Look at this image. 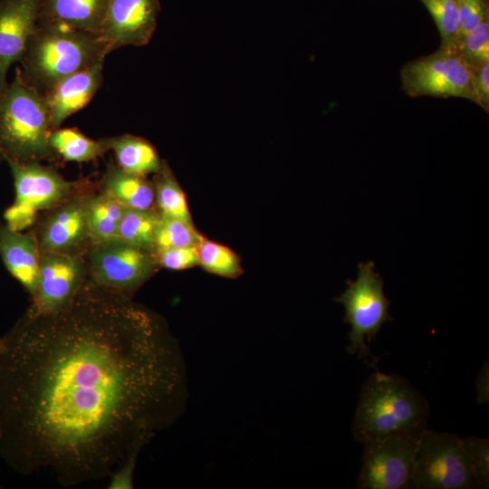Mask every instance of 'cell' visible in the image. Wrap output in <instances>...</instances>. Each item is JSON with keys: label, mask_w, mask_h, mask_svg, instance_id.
<instances>
[{"label": "cell", "mask_w": 489, "mask_h": 489, "mask_svg": "<svg viewBox=\"0 0 489 489\" xmlns=\"http://www.w3.org/2000/svg\"><path fill=\"white\" fill-rule=\"evenodd\" d=\"M419 437L397 435L367 441L357 480L360 489L414 488L413 475Z\"/></svg>", "instance_id": "11"}, {"label": "cell", "mask_w": 489, "mask_h": 489, "mask_svg": "<svg viewBox=\"0 0 489 489\" xmlns=\"http://www.w3.org/2000/svg\"><path fill=\"white\" fill-rule=\"evenodd\" d=\"M400 78L402 90L411 97H458L478 103L472 71L454 50L440 48L408 62Z\"/></svg>", "instance_id": "9"}, {"label": "cell", "mask_w": 489, "mask_h": 489, "mask_svg": "<svg viewBox=\"0 0 489 489\" xmlns=\"http://www.w3.org/2000/svg\"><path fill=\"white\" fill-rule=\"evenodd\" d=\"M478 103L486 112L489 110V62L471 69Z\"/></svg>", "instance_id": "32"}, {"label": "cell", "mask_w": 489, "mask_h": 489, "mask_svg": "<svg viewBox=\"0 0 489 489\" xmlns=\"http://www.w3.org/2000/svg\"><path fill=\"white\" fill-rule=\"evenodd\" d=\"M85 261L90 279L131 299L158 267L153 251L118 238L91 244Z\"/></svg>", "instance_id": "8"}, {"label": "cell", "mask_w": 489, "mask_h": 489, "mask_svg": "<svg viewBox=\"0 0 489 489\" xmlns=\"http://www.w3.org/2000/svg\"><path fill=\"white\" fill-rule=\"evenodd\" d=\"M458 14L459 34L457 47L464 38L488 16L486 5L483 0H458Z\"/></svg>", "instance_id": "30"}, {"label": "cell", "mask_w": 489, "mask_h": 489, "mask_svg": "<svg viewBox=\"0 0 489 489\" xmlns=\"http://www.w3.org/2000/svg\"><path fill=\"white\" fill-rule=\"evenodd\" d=\"M441 36V47L456 51L459 34L458 0H421Z\"/></svg>", "instance_id": "26"}, {"label": "cell", "mask_w": 489, "mask_h": 489, "mask_svg": "<svg viewBox=\"0 0 489 489\" xmlns=\"http://www.w3.org/2000/svg\"><path fill=\"white\" fill-rule=\"evenodd\" d=\"M3 160H5V158H4V156H3L2 151L0 149V165H1Z\"/></svg>", "instance_id": "35"}, {"label": "cell", "mask_w": 489, "mask_h": 489, "mask_svg": "<svg viewBox=\"0 0 489 489\" xmlns=\"http://www.w3.org/2000/svg\"><path fill=\"white\" fill-rule=\"evenodd\" d=\"M203 238L194 227L193 223L159 213L154 233L155 251L197 246Z\"/></svg>", "instance_id": "24"}, {"label": "cell", "mask_w": 489, "mask_h": 489, "mask_svg": "<svg viewBox=\"0 0 489 489\" xmlns=\"http://www.w3.org/2000/svg\"><path fill=\"white\" fill-rule=\"evenodd\" d=\"M52 131L44 99L15 71L0 93V149L6 162L52 160Z\"/></svg>", "instance_id": "4"}, {"label": "cell", "mask_w": 489, "mask_h": 489, "mask_svg": "<svg viewBox=\"0 0 489 489\" xmlns=\"http://www.w3.org/2000/svg\"><path fill=\"white\" fill-rule=\"evenodd\" d=\"M456 52L470 69L489 62L488 16L464 38Z\"/></svg>", "instance_id": "27"}, {"label": "cell", "mask_w": 489, "mask_h": 489, "mask_svg": "<svg viewBox=\"0 0 489 489\" xmlns=\"http://www.w3.org/2000/svg\"><path fill=\"white\" fill-rule=\"evenodd\" d=\"M158 266L174 271L199 265L197 246H183L154 251Z\"/></svg>", "instance_id": "29"}, {"label": "cell", "mask_w": 489, "mask_h": 489, "mask_svg": "<svg viewBox=\"0 0 489 489\" xmlns=\"http://www.w3.org/2000/svg\"><path fill=\"white\" fill-rule=\"evenodd\" d=\"M41 0H0V93L10 66L20 62L39 18Z\"/></svg>", "instance_id": "14"}, {"label": "cell", "mask_w": 489, "mask_h": 489, "mask_svg": "<svg viewBox=\"0 0 489 489\" xmlns=\"http://www.w3.org/2000/svg\"><path fill=\"white\" fill-rule=\"evenodd\" d=\"M197 252L199 265L210 273L236 278L243 273L238 255L224 244L203 238Z\"/></svg>", "instance_id": "25"}, {"label": "cell", "mask_w": 489, "mask_h": 489, "mask_svg": "<svg viewBox=\"0 0 489 489\" xmlns=\"http://www.w3.org/2000/svg\"><path fill=\"white\" fill-rule=\"evenodd\" d=\"M374 262L360 263L358 265V277L355 281L347 280V289L335 301L345 308L344 321L351 326L348 334L350 344L347 352L358 353L369 366L376 367L370 360L377 362L365 343L372 341L384 322L393 321L388 313L390 301L384 293V280L374 271Z\"/></svg>", "instance_id": "6"}, {"label": "cell", "mask_w": 489, "mask_h": 489, "mask_svg": "<svg viewBox=\"0 0 489 489\" xmlns=\"http://www.w3.org/2000/svg\"><path fill=\"white\" fill-rule=\"evenodd\" d=\"M104 60L101 58L90 67L62 79L43 95L52 130L60 128L69 116L94 97L102 84Z\"/></svg>", "instance_id": "15"}, {"label": "cell", "mask_w": 489, "mask_h": 489, "mask_svg": "<svg viewBox=\"0 0 489 489\" xmlns=\"http://www.w3.org/2000/svg\"><path fill=\"white\" fill-rule=\"evenodd\" d=\"M159 10V0H110L98 34L108 53L149 43Z\"/></svg>", "instance_id": "13"}, {"label": "cell", "mask_w": 489, "mask_h": 489, "mask_svg": "<svg viewBox=\"0 0 489 489\" xmlns=\"http://www.w3.org/2000/svg\"><path fill=\"white\" fill-rule=\"evenodd\" d=\"M105 151L114 153L116 165L129 173L145 176L157 174L162 166L154 146L143 138L124 134L98 140Z\"/></svg>", "instance_id": "19"}, {"label": "cell", "mask_w": 489, "mask_h": 489, "mask_svg": "<svg viewBox=\"0 0 489 489\" xmlns=\"http://www.w3.org/2000/svg\"><path fill=\"white\" fill-rule=\"evenodd\" d=\"M98 191L125 208L156 209L154 184L147 177L127 172L114 163L107 166Z\"/></svg>", "instance_id": "18"}, {"label": "cell", "mask_w": 489, "mask_h": 489, "mask_svg": "<svg viewBox=\"0 0 489 489\" xmlns=\"http://www.w3.org/2000/svg\"><path fill=\"white\" fill-rule=\"evenodd\" d=\"M14 179V201L5 211V224L24 231L38 215L62 203L83 186L86 180H66L53 167L41 161L7 162Z\"/></svg>", "instance_id": "5"}, {"label": "cell", "mask_w": 489, "mask_h": 489, "mask_svg": "<svg viewBox=\"0 0 489 489\" xmlns=\"http://www.w3.org/2000/svg\"><path fill=\"white\" fill-rule=\"evenodd\" d=\"M465 447L470 457L478 487H488L489 482V443L487 438L463 437Z\"/></svg>", "instance_id": "28"}, {"label": "cell", "mask_w": 489, "mask_h": 489, "mask_svg": "<svg viewBox=\"0 0 489 489\" xmlns=\"http://www.w3.org/2000/svg\"><path fill=\"white\" fill-rule=\"evenodd\" d=\"M93 191L87 182L70 197L38 215L31 228L41 253L85 255L91 244L87 206Z\"/></svg>", "instance_id": "10"}, {"label": "cell", "mask_w": 489, "mask_h": 489, "mask_svg": "<svg viewBox=\"0 0 489 489\" xmlns=\"http://www.w3.org/2000/svg\"><path fill=\"white\" fill-rule=\"evenodd\" d=\"M125 207L110 197L93 191L87 206L91 244L116 238Z\"/></svg>", "instance_id": "20"}, {"label": "cell", "mask_w": 489, "mask_h": 489, "mask_svg": "<svg viewBox=\"0 0 489 489\" xmlns=\"http://www.w3.org/2000/svg\"><path fill=\"white\" fill-rule=\"evenodd\" d=\"M138 456H132L120 465L110 475L109 489H131L134 487V470Z\"/></svg>", "instance_id": "31"}, {"label": "cell", "mask_w": 489, "mask_h": 489, "mask_svg": "<svg viewBox=\"0 0 489 489\" xmlns=\"http://www.w3.org/2000/svg\"><path fill=\"white\" fill-rule=\"evenodd\" d=\"M109 54L96 34L38 23L20 61L23 79L43 95Z\"/></svg>", "instance_id": "3"}, {"label": "cell", "mask_w": 489, "mask_h": 489, "mask_svg": "<svg viewBox=\"0 0 489 489\" xmlns=\"http://www.w3.org/2000/svg\"><path fill=\"white\" fill-rule=\"evenodd\" d=\"M5 336L1 337L0 338V355L5 348Z\"/></svg>", "instance_id": "34"}, {"label": "cell", "mask_w": 489, "mask_h": 489, "mask_svg": "<svg viewBox=\"0 0 489 489\" xmlns=\"http://www.w3.org/2000/svg\"><path fill=\"white\" fill-rule=\"evenodd\" d=\"M488 361H486L476 379V388H477V401L480 404H486L489 400V370H488Z\"/></svg>", "instance_id": "33"}, {"label": "cell", "mask_w": 489, "mask_h": 489, "mask_svg": "<svg viewBox=\"0 0 489 489\" xmlns=\"http://www.w3.org/2000/svg\"><path fill=\"white\" fill-rule=\"evenodd\" d=\"M156 209L163 215L192 223L186 195L172 170L163 160L160 170L156 174Z\"/></svg>", "instance_id": "22"}, {"label": "cell", "mask_w": 489, "mask_h": 489, "mask_svg": "<svg viewBox=\"0 0 489 489\" xmlns=\"http://www.w3.org/2000/svg\"><path fill=\"white\" fill-rule=\"evenodd\" d=\"M0 256L9 273L32 297L36 290L41 251L32 228L18 231L0 224Z\"/></svg>", "instance_id": "16"}, {"label": "cell", "mask_w": 489, "mask_h": 489, "mask_svg": "<svg viewBox=\"0 0 489 489\" xmlns=\"http://www.w3.org/2000/svg\"><path fill=\"white\" fill-rule=\"evenodd\" d=\"M428 412L427 400L408 380L377 370L362 384L353 436L360 443L397 435L420 436Z\"/></svg>", "instance_id": "2"}, {"label": "cell", "mask_w": 489, "mask_h": 489, "mask_svg": "<svg viewBox=\"0 0 489 489\" xmlns=\"http://www.w3.org/2000/svg\"><path fill=\"white\" fill-rule=\"evenodd\" d=\"M49 144L55 156L65 161L89 162L105 152L98 140L88 138L76 128L53 129Z\"/></svg>", "instance_id": "21"}, {"label": "cell", "mask_w": 489, "mask_h": 489, "mask_svg": "<svg viewBox=\"0 0 489 489\" xmlns=\"http://www.w3.org/2000/svg\"><path fill=\"white\" fill-rule=\"evenodd\" d=\"M159 213L157 209L125 208L116 238L129 244L155 251L154 233Z\"/></svg>", "instance_id": "23"}, {"label": "cell", "mask_w": 489, "mask_h": 489, "mask_svg": "<svg viewBox=\"0 0 489 489\" xmlns=\"http://www.w3.org/2000/svg\"><path fill=\"white\" fill-rule=\"evenodd\" d=\"M0 355V456L62 486L109 478L185 413L186 360L163 322L89 279L57 313L25 312Z\"/></svg>", "instance_id": "1"}, {"label": "cell", "mask_w": 489, "mask_h": 489, "mask_svg": "<svg viewBox=\"0 0 489 489\" xmlns=\"http://www.w3.org/2000/svg\"><path fill=\"white\" fill-rule=\"evenodd\" d=\"M88 279L85 255L41 253L36 290L25 313L39 316L65 310Z\"/></svg>", "instance_id": "12"}, {"label": "cell", "mask_w": 489, "mask_h": 489, "mask_svg": "<svg viewBox=\"0 0 489 489\" xmlns=\"http://www.w3.org/2000/svg\"><path fill=\"white\" fill-rule=\"evenodd\" d=\"M110 0H41L38 23L99 34Z\"/></svg>", "instance_id": "17"}, {"label": "cell", "mask_w": 489, "mask_h": 489, "mask_svg": "<svg viewBox=\"0 0 489 489\" xmlns=\"http://www.w3.org/2000/svg\"><path fill=\"white\" fill-rule=\"evenodd\" d=\"M413 485L415 489L478 487L463 439L425 429L416 455Z\"/></svg>", "instance_id": "7"}]
</instances>
